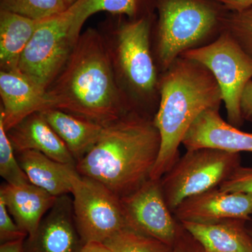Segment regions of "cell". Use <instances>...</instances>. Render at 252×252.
Here are the masks:
<instances>
[{
    "mask_svg": "<svg viewBox=\"0 0 252 252\" xmlns=\"http://www.w3.org/2000/svg\"><path fill=\"white\" fill-rule=\"evenodd\" d=\"M112 252H172L173 246L131 229L123 228L103 243Z\"/></svg>",
    "mask_w": 252,
    "mask_h": 252,
    "instance_id": "obj_22",
    "label": "cell"
},
{
    "mask_svg": "<svg viewBox=\"0 0 252 252\" xmlns=\"http://www.w3.org/2000/svg\"><path fill=\"white\" fill-rule=\"evenodd\" d=\"M246 222L228 220L212 223H180L205 252H252V238Z\"/></svg>",
    "mask_w": 252,
    "mask_h": 252,
    "instance_id": "obj_17",
    "label": "cell"
},
{
    "mask_svg": "<svg viewBox=\"0 0 252 252\" xmlns=\"http://www.w3.org/2000/svg\"><path fill=\"white\" fill-rule=\"evenodd\" d=\"M0 175L6 183L13 185L31 183L18 162L12 144L0 118Z\"/></svg>",
    "mask_w": 252,
    "mask_h": 252,
    "instance_id": "obj_24",
    "label": "cell"
},
{
    "mask_svg": "<svg viewBox=\"0 0 252 252\" xmlns=\"http://www.w3.org/2000/svg\"><path fill=\"white\" fill-rule=\"evenodd\" d=\"M25 239L9 242L0 245V252H23Z\"/></svg>",
    "mask_w": 252,
    "mask_h": 252,
    "instance_id": "obj_32",
    "label": "cell"
},
{
    "mask_svg": "<svg viewBox=\"0 0 252 252\" xmlns=\"http://www.w3.org/2000/svg\"><path fill=\"white\" fill-rule=\"evenodd\" d=\"M40 113L66 144L77 162L97 144L105 128L60 109L49 108Z\"/></svg>",
    "mask_w": 252,
    "mask_h": 252,
    "instance_id": "obj_19",
    "label": "cell"
},
{
    "mask_svg": "<svg viewBox=\"0 0 252 252\" xmlns=\"http://www.w3.org/2000/svg\"><path fill=\"white\" fill-rule=\"evenodd\" d=\"M230 11H238L252 6V0H216Z\"/></svg>",
    "mask_w": 252,
    "mask_h": 252,
    "instance_id": "obj_30",
    "label": "cell"
},
{
    "mask_svg": "<svg viewBox=\"0 0 252 252\" xmlns=\"http://www.w3.org/2000/svg\"><path fill=\"white\" fill-rule=\"evenodd\" d=\"M223 31L228 32L252 59V5L238 11H228Z\"/></svg>",
    "mask_w": 252,
    "mask_h": 252,
    "instance_id": "obj_25",
    "label": "cell"
},
{
    "mask_svg": "<svg viewBox=\"0 0 252 252\" xmlns=\"http://www.w3.org/2000/svg\"><path fill=\"white\" fill-rule=\"evenodd\" d=\"M64 0H0V10L42 21L68 9Z\"/></svg>",
    "mask_w": 252,
    "mask_h": 252,
    "instance_id": "obj_23",
    "label": "cell"
},
{
    "mask_svg": "<svg viewBox=\"0 0 252 252\" xmlns=\"http://www.w3.org/2000/svg\"><path fill=\"white\" fill-rule=\"evenodd\" d=\"M182 144L187 150L211 148L231 153H252V132H244L225 122L220 109H208L190 126Z\"/></svg>",
    "mask_w": 252,
    "mask_h": 252,
    "instance_id": "obj_13",
    "label": "cell"
},
{
    "mask_svg": "<svg viewBox=\"0 0 252 252\" xmlns=\"http://www.w3.org/2000/svg\"><path fill=\"white\" fill-rule=\"evenodd\" d=\"M6 132L16 154L36 151L56 161L77 165L66 144L40 112L32 114Z\"/></svg>",
    "mask_w": 252,
    "mask_h": 252,
    "instance_id": "obj_15",
    "label": "cell"
},
{
    "mask_svg": "<svg viewBox=\"0 0 252 252\" xmlns=\"http://www.w3.org/2000/svg\"><path fill=\"white\" fill-rule=\"evenodd\" d=\"M160 144L154 118L130 112L105 127L97 144L77 162L76 170L122 198L150 179Z\"/></svg>",
    "mask_w": 252,
    "mask_h": 252,
    "instance_id": "obj_2",
    "label": "cell"
},
{
    "mask_svg": "<svg viewBox=\"0 0 252 252\" xmlns=\"http://www.w3.org/2000/svg\"><path fill=\"white\" fill-rule=\"evenodd\" d=\"M249 231H250V235H251L252 238V229H249Z\"/></svg>",
    "mask_w": 252,
    "mask_h": 252,
    "instance_id": "obj_34",
    "label": "cell"
},
{
    "mask_svg": "<svg viewBox=\"0 0 252 252\" xmlns=\"http://www.w3.org/2000/svg\"><path fill=\"white\" fill-rule=\"evenodd\" d=\"M81 252H112V251L103 243L91 242L84 245Z\"/></svg>",
    "mask_w": 252,
    "mask_h": 252,
    "instance_id": "obj_31",
    "label": "cell"
},
{
    "mask_svg": "<svg viewBox=\"0 0 252 252\" xmlns=\"http://www.w3.org/2000/svg\"><path fill=\"white\" fill-rule=\"evenodd\" d=\"M16 154L31 184L56 197L72 193L71 176L75 166L56 161L36 151L26 150Z\"/></svg>",
    "mask_w": 252,
    "mask_h": 252,
    "instance_id": "obj_18",
    "label": "cell"
},
{
    "mask_svg": "<svg viewBox=\"0 0 252 252\" xmlns=\"http://www.w3.org/2000/svg\"><path fill=\"white\" fill-rule=\"evenodd\" d=\"M172 214L180 223L249 220L252 215V194L225 192L217 187L186 199Z\"/></svg>",
    "mask_w": 252,
    "mask_h": 252,
    "instance_id": "obj_12",
    "label": "cell"
},
{
    "mask_svg": "<svg viewBox=\"0 0 252 252\" xmlns=\"http://www.w3.org/2000/svg\"><path fill=\"white\" fill-rule=\"evenodd\" d=\"M155 6L152 49L160 74L186 51L215 40L229 11L216 0H155Z\"/></svg>",
    "mask_w": 252,
    "mask_h": 252,
    "instance_id": "obj_5",
    "label": "cell"
},
{
    "mask_svg": "<svg viewBox=\"0 0 252 252\" xmlns=\"http://www.w3.org/2000/svg\"><path fill=\"white\" fill-rule=\"evenodd\" d=\"M46 93L51 108L104 127L135 112L118 84L104 36L94 28L81 34Z\"/></svg>",
    "mask_w": 252,
    "mask_h": 252,
    "instance_id": "obj_1",
    "label": "cell"
},
{
    "mask_svg": "<svg viewBox=\"0 0 252 252\" xmlns=\"http://www.w3.org/2000/svg\"><path fill=\"white\" fill-rule=\"evenodd\" d=\"M85 245L74 217L72 197L60 195L35 233L23 243V252H81Z\"/></svg>",
    "mask_w": 252,
    "mask_h": 252,
    "instance_id": "obj_11",
    "label": "cell"
},
{
    "mask_svg": "<svg viewBox=\"0 0 252 252\" xmlns=\"http://www.w3.org/2000/svg\"><path fill=\"white\" fill-rule=\"evenodd\" d=\"M240 107L244 121L252 122V79L244 89Z\"/></svg>",
    "mask_w": 252,
    "mask_h": 252,
    "instance_id": "obj_29",
    "label": "cell"
},
{
    "mask_svg": "<svg viewBox=\"0 0 252 252\" xmlns=\"http://www.w3.org/2000/svg\"><path fill=\"white\" fill-rule=\"evenodd\" d=\"M241 165L240 154L211 148L187 150L161 179L172 212L186 199L217 188Z\"/></svg>",
    "mask_w": 252,
    "mask_h": 252,
    "instance_id": "obj_7",
    "label": "cell"
},
{
    "mask_svg": "<svg viewBox=\"0 0 252 252\" xmlns=\"http://www.w3.org/2000/svg\"><path fill=\"white\" fill-rule=\"evenodd\" d=\"M41 21L0 10V68L19 72L23 51Z\"/></svg>",
    "mask_w": 252,
    "mask_h": 252,
    "instance_id": "obj_20",
    "label": "cell"
},
{
    "mask_svg": "<svg viewBox=\"0 0 252 252\" xmlns=\"http://www.w3.org/2000/svg\"><path fill=\"white\" fill-rule=\"evenodd\" d=\"M0 118L9 130L36 112L51 108L45 91L20 72L0 71Z\"/></svg>",
    "mask_w": 252,
    "mask_h": 252,
    "instance_id": "obj_14",
    "label": "cell"
},
{
    "mask_svg": "<svg viewBox=\"0 0 252 252\" xmlns=\"http://www.w3.org/2000/svg\"><path fill=\"white\" fill-rule=\"evenodd\" d=\"M27 233L23 232L8 211L4 200L0 198V243L26 239Z\"/></svg>",
    "mask_w": 252,
    "mask_h": 252,
    "instance_id": "obj_27",
    "label": "cell"
},
{
    "mask_svg": "<svg viewBox=\"0 0 252 252\" xmlns=\"http://www.w3.org/2000/svg\"><path fill=\"white\" fill-rule=\"evenodd\" d=\"M158 107L154 122L161 144L151 179L160 180L179 158V149L197 118L223 102L220 85L201 63L180 56L160 74Z\"/></svg>",
    "mask_w": 252,
    "mask_h": 252,
    "instance_id": "obj_3",
    "label": "cell"
},
{
    "mask_svg": "<svg viewBox=\"0 0 252 252\" xmlns=\"http://www.w3.org/2000/svg\"><path fill=\"white\" fill-rule=\"evenodd\" d=\"M0 198L4 200L18 226L28 236H32L57 197L31 183L20 185L5 183L0 187Z\"/></svg>",
    "mask_w": 252,
    "mask_h": 252,
    "instance_id": "obj_16",
    "label": "cell"
},
{
    "mask_svg": "<svg viewBox=\"0 0 252 252\" xmlns=\"http://www.w3.org/2000/svg\"><path fill=\"white\" fill-rule=\"evenodd\" d=\"M77 1V0H64V1H65L66 4L67 5L68 7L72 6V5L74 4V3H75Z\"/></svg>",
    "mask_w": 252,
    "mask_h": 252,
    "instance_id": "obj_33",
    "label": "cell"
},
{
    "mask_svg": "<svg viewBox=\"0 0 252 252\" xmlns=\"http://www.w3.org/2000/svg\"><path fill=\"white\" fill-rule=\"evenodd\" d=\"M121 201L127 228L175 245L182 225L167 206L160 180L149 179Z\"/></svg>",
    "mask_w": 252,
    "mask_h": 252,
    "instance_id": "obj_10",
    "label": "cell"
},
{
    "mask_svg": "<svg viewBox=\"0 0 252 252\" xmlns=\"http://www.w3.org/2000/svg\"><path fill=\"white\" fill-rule=\"evenodd\" d=\"M71 181L74 220L84 244L104 243L127 227L121 198L110 189L77 170Z\"/></svg>",
    "mask_w": 252,
    "mask_h": 252,
    "instance_id": "obj_9",
    "label": "cell"
},
{
    "mask_svg": "<svg viewBox=\"0 0 252 252\" xmlns=\"http://www.w3.org/2000/svg\"><path fill=\"white\" fill-rule=\"evenodd\" d=\"M77 7L42 20L19 63V72L42 90L55 80L70 57L81 33L74 26Z\"/></svg>",
    "mask_w": 252,
    "mask_h": 252,
    "instance_id": "obj_6",
    "label": "cell"
},
{
    "mask_svg": "<svg viewBox=\"0 0 252 252\" xmlns=\"http://www.w3.org/2000/svg\"><path fill=\"white\" fill-rule=\"evenodd\" d=\"M180 56L201 63L212 73L221 91L228 122L240 128L245 122L240 102L245 86L252 79V59L225 31L210 44Z\"/></svg>",
    "mask_w": 252,
    "mask_h": 252,
    "instance_id": "obj_8",
    "label": "cell"
},
{
    "mask_svg": "<svg viewBox=\"0 0 252 252\" xmlns=\"http://www.w3.org/2000/svg\"><path fill=\"white\" fill-rule=\"evenodd\" d=\"M112 16L101 33L118 84L132 110L154 118L160 101V72L152 49L157 13L135 20Z\"/></svg>",
    "mask_w": 252,
    "mask_h": 252,
    "instance_id": "obj_4",
    "label": "cell"
},
{
    "mask_svg": "<svg viewBox=\"0 0 252 252\" xmlns=\"http://www.w3.org/2000/svg\"><path fill=\"white\" fill-rule=\"evenodd\" d=\"M219 188L225 192L252 194V166H239Z\"/></svg>",
    "mask_w": 252,
    "mask_h": 252,
    "instance_id": "obj_26",
    "label": "cell"
},
{
    "mask_svg": "<svg viewBox=\"0 0 252 252\" xmlns=\"http://www.w3.org/2000/svg\"><path fill=\"white\" fill-rule=\"evenodd\" d=\"M74 26L81 31L86 21L101 11L112 16H122L131 20L156 14L155 0H77Z\"/></svg>",
    "mask_w": 252,
    "mask_h": 252,
    "instance_id": "obj_21",
    "label": "cell"
},
{
    "mask_svg": "<svg viewBox=\"0 0 252 252\" xmlns=\"http://www.w3.org/2000/svg\"><path fill=\"white\" fill-rule=\"evenodd\" d=\"M182 225V224H181ZM172 252H205L198 242L193 238L190 233L181 227L180 234L175 245Z\"/></svg>",
    "mask_w": 252,
    "mask_h": 252,
    "instance_id": "obj_28",
    "label": "cell"
}]
</instances>
